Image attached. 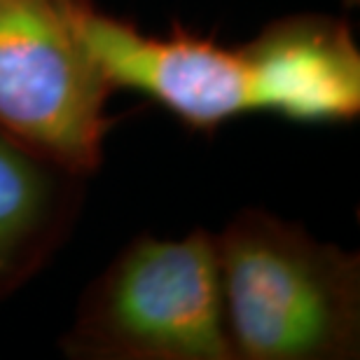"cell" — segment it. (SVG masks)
Listing matches in <instances>:
<instances>
[{
    "instance_id": "6da1fadb",
    "label": "cell",
    "mask_w": 360,
    "mask_h": 360,
    "mask_svg": "<svg viewBox=\"0 0 360 360\" xmlns=\"http://www.w3.org/2000/svg\"><path fill=\"white\" fill-rule=\"evenodd\" d=\"M89 40L115 91L141 94L190 131L213 134L255 112L302 124L360 115V49L330 14H288L229 47L183 24L155 35L96 10Z\"/></svg>"
},
{
    "instance_id": "7a4b0ae2",
    "label": "cell",
    "mask_w": 360,
    "mask_h": 360,
    "mask_svg": "<svg viewBox=\"0 0 360 360\" xmlns=\"http://www.w3.org/2000/svg\"><path fill=\"white\" fill-rule=\"evenodd\" d=\"M236 360L360 356V257L300 222L241 208L215 234Z\"/></svg>"
},
{
    "instance_id": "3957f363",
    "label": "cell",
    "mask_w": 360,
    "mask_h": 360,
    "mask_svg": "<svg viewBox=\"0 0 360 360\" xmlns=\"http://www.w3.org/2000/svg\"><path fill=\"white\" fill-rule=\"evenodd\" d=\"M59 347L70 360H236L215 234H141L82 292Z\"/></svg>"
},
{
    "instance_id": "277c9868",
    "label": "cell",
    "mask_w": 360,
    "mask_h": 360,
    "mask_svg": "<svg viewBox=\"0 0 360 360\" xmlns=\"http://www.w3.org/2000/svg\"><path fill=\"white\" fill-rule=\"evenodd\" d=\"M94 12L91 0H0V129L84 178L117 122L89 40Z\"/></svg>"
},
{
    "instance_id": "5b68a950",
    "label": "cell",
    "mask_w": 360,
    "mask_h": 360,
    "mask_svg": "<svg viewBox=\"0 0 360 360\" xmlns=\"http://www.w3.org/2000/svg\"><path fill=\"white\" fill-rule=\"evenodd\" d=\"M87 183L0 129V302L31 283L68 243Z\"/></svg>"
},
{
    "instance_id": "8992f818",
    "label": "cell",
    "mask_w": 360,
    "mask_h": 360,
    "mask_svg": "<svg viewBox=\"0 0 360 360\" xmlns=\"http://www.w3.org/2000/svg\"><path fill=\"white\" fill-rule=\"evenodd\" d=\"M344 5H349V7L351 5H358V0H344Z\"/></svg>"
}]
</instances>
